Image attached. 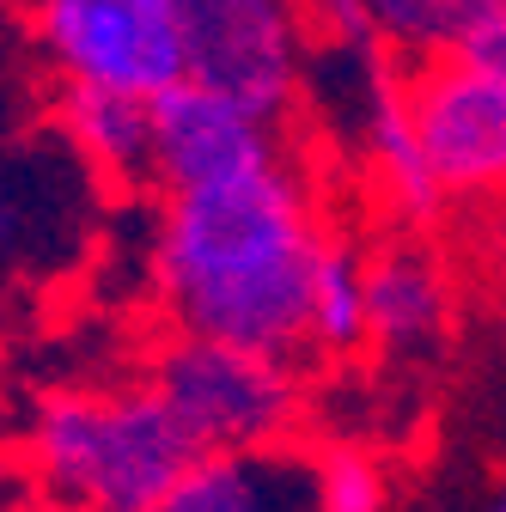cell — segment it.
I'll list each match as a JSON object with an SVG mask.
<instances>
[{"label":"cell","mask_w":506,"mask_h":512,"mask_svg":"<svg viewBox=\"0 0 506 512\" xmlns=\"http://www.w3.org/2000/svg\"><path fill=\"white\" fill-rule=\"evenodd\" d=\"M482 7H500V0H482Z\"/></svg>","instance_id":"obj_20"},{"label":"cell","mask_w":506,"mask_h":512,"mask_svg":"<svg viewBox=\"0 0 506 512\" xmlns=\"http://www.w3.org/2000/svg\"><path fill=\"white\" fill-rule=\"evenodd\" d=\"M366 324L372 348L391 360H421L452 330V275L421 238H391L366 250Z\"/></svg>","instance_id":"obj_10"},{"label":"cell","mask_w":506,"mask_h":512,"mask_svg":"<svg viewBox=\"0 0 506 512\" xmlns=\"http://www.w3.org/2000/svg\"><path fill=\"white\" fill-rule=\"evenodd\" d=\"M31 512H80V506H31Z\"/></svg>","instance_id":"obj_18"},{"label":"cell","mask_w":506,"mask_h":512,"mask_svg":"<svg viewBox=\"0 0 506 512\" xmlns=\"http://www.w3.org/2000/svg\"><path fill=\"white\" fill-rule=\"evenodd\" d=\"M360 348H372V324H366V250H354L348 238H330L318 287H311V354L348 360Z\"/></svg>","instance_id":"obj_13"},{"label":"cell","mask_w":506,"mask_h":512,"mask_svg":"<svg viewBox=\"0 0 506 512\" xmlns=\"http://www.w3.org/2000/svg\"><path fill=\"white\" fill-rule=\"evenodd\" d=\"M330 238L324 196L299 153L220 189L165 196L147 250L159 311L183 336L299 360Z\"/></svg>","instance_id":"obj_1"},{"label":"cell","mask_w":506,"mask_h":512,"mask_svg":"<svg viewBox=\"0 0 506 512\" xmlns=\"http://www.w3.org/2000/svg\"><path fill=\"white\" fill-rule=\"evenodd\" d=\"M55 135L98 177V189H116V196L153 189V104L147 98L61 86L55 92Z\"/></svg>","instance_id":"obj_12"},{"label":"cell","mask_w":506,"mask_h":512,"mask_svg":"<svg viewBox=\"0 0 506 512\" xmlns=\"http://www.w3.org/2000/svg\"><path fill=\"white\" fill-rule=\"evenodd\" d=\"M318 464V512H391V470L360 439H330L311 452Z\"/></svg>","instance_id":"obj_15"},{"label":"cell","mask_w":506,"mask_h":512,"mask_svg":"<svg viewBox=\"0 0 506 512\" xmlns=\"http://www.w3.org/2000/svg\"><path fill=\"white\" fill-rule=\"evenodd\" d=\"M494 250H500V311H506V232H494Z\"/></svg>","instance_id":"obj_17"},{"label":"cell","mask_w":506,"mask_h":512,"mask_svg":"<svg viewBox=\"0 0 506 512\" xmlns=\"http://www.w3.org/2000/svg\"><path fill=\"white\" fill-rule=\"evenodd\" d=\"M31 43L61 86L153 104L183 80L177 0H31Z\"/></svg>","instance_id":"obj_5"},{"label":"cell","mask_w":506,"mask_h":512,"mask_svg":"<svg viewBox=\"0 0 506 512\" xmlns=\"http://www.w3.org/2000/svg\"><path fill=\"white\" fill-rule=\"evenodd\" d=\"M92 189L98 177L61 135L0 147V293L74 269L92 232Z\"/></svg>","instance_id":"obj_6"},{"label":"cell","mask_w":506,"mask_h":512,"mask_svg":"<svg viewBox=\"0 0 506 512\" xmlns=\"http://www.w3.org/2000/svg\"><path fill=\"white\" fill-rule=\"evenodd\" d=\"M147 384L196 439V452H275L305 427V372L287 354H257L208 336H159Z\"/></svg>","instance_id":"obj_3"},{"label":"cell","mask_w":506,"mask_h":512,"mask_svg":"<svg viewBox=\"0 0 506 512\" xmlns=\"http://www.w3.org/2000/svg\"><path fill=\"white\" fill-rule=\"evenodd\" d=\"M409 110L452 208H494L506 189V86L464 55L409 68Z\"/></svg>","instance_id":"obj_7"},{"label":"cell","mask_w":506,"mask_h":512,"mask_svg":"<svg viewBox=\"0 0 506 512\" xmlns=\"http://www.w3.org/2000/svg\"><path fill=\"white\" fill-rule=\"evenodd\" d=\"M293 128L244 110L226 92H208L196 80H177L153 98V189L189 196V189H220L238 177H257L281 159H293Z\"/></svg>","instance_id":"obj_8"},{"label":"cell","mask_w":506,"mask_h":512,"mask_svg":"<svg viewBox=\"0 0 506 512\" xmlns=\"http://www.w3.org/2000/svg\"><path fill=\"white\" fill-rule=\"evenodd\" d=\"M13 458L37 506L159 512L202 452L159 403L153 384L135 378V384H43L25 403Z\"/></svg>","instance_id":"obj_2"},{"label":"cell","mask_w":506,"mask_h":512,"mask_svg":"<svg viewBox=\"0 0 506 512\" xmlns=\"http://www.w3.org/2000/svg\"><path fill=\"white\" fill-rule=\"evenodd\" d=\"M458 55L470 61V68H482L488 80L506 86V0H500V7H482V13H476V25L464 31Z\"/></svg>","instance_id":"obj_16"},{"label":"cell","mask_w":506,"mask_h":512,"mask_svg":"<svg viewBox=\"0 0 506 512\" xmlns=\"http://www.w3.org/2000/svg\"><path fill=\"white\" fill-rule=\"evenodd\" d=\"M159 512H318V464L305 445L208 452Z\"/></svg>","instance_id":"obj_11"},{"label":"cell","mask_w":506,"mask_h":512,"mask_svg":"<svg viewBox=\"0 0 506 512\" xmlns=\"http://www.w3.org/2000/svg\"><path fill=\"white\" fill-rule=\"evenodd\" d=\"M488 512H506V494H500V500H494V506H488Z\"/></svg>","instance_id":"obj_19"},{"label":"cell","mask_w":506,"mask_h":512,"mask_svg":"<svg viewBox=\"0 0 506 512\" xmlns=\"http://www.w3.org/2000/svg\"><path fill=\"white\" fill-rule=\"evenodd\" d=\"M177 37L183 80L293 128L318 61L305 0H177Z\"/></svg>","instance_id":"obj_4"},{"label":"cell","mask_w":506,"mask_h":512,"mask_svg":"<svg viewBox=\"0 0 506 512\" xmlns=\"http://www.w3.org/2000/svg\"><path fill=\"white\" fill-rule=\"evenodd\" d=\"M372 31L403 68H421V61H446L458 55L464 31L476 25L482 0H366Z\"/></svg>","instance_id":"obj_14"},{"label":"cell","mask_w":506,"mask_h":512,"mask_svg":"<svg viewBox=\"0 0 506 512\" xmlns=\"http://www.w3.org/2000/svg\"><path fill=\"white\" fill-rule=\"evenodd\" d=\"M324 55H336V49H324ZM336 61H348V74H354V147H360V165L378 189V202L409 232L439 226L452 202H446V189H439V177L427 165L421 128H415V110H409V68L391 49L336 55Z\"/></svg>","instance_id":"obj_9"}]
</instances>
